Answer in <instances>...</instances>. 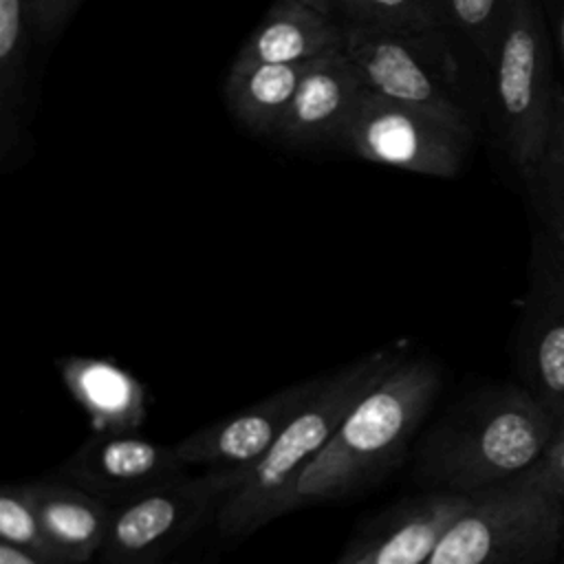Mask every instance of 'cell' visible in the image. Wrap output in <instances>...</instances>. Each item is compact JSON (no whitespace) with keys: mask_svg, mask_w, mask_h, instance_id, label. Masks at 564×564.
Here are the masks:
<instances>
[{"mask_svg":"<svg viewBox=\"0 0 564 564\" xmlns=\"http://www.w3.org/2000/svg\"><path fill=\"white\" fill-rule=\"evenodd\" d=\"M308 64L234 59L225 82L227 108L251 132L278 137Z\"/></svg>","mask_w":564,"mask_h":564,"instance_id":"cell-17","label":"cell"},{"mask_svg":"<svg viewBox=\"0 0 564 564\" xmlns=\"http://www.w3.org/2000/svg\"><path fill=\"white\" fill-rule=\"evenodd\" d=\"M557 560H560V564H564V540H562V551H560V557H557Z\"/></svg>","mask_w":564,"mask_h":564,"instance_id":"cell-29","label":"cell"},{"mask_svg":"<svg viewBox=\"0 0 564 564\" xmlns=\"http://www.w3.org/2000/svg\"><path fill=\"white\" fill-rule=\"evenodd\" d=\"M408 355V344L397 341L322 375L319 388L273 447L253 465L234 469L238 482L220 502L214 520L220 538L242 540L295 511V489L306 467L326 447L359 397Z\"/></svg>","mask_w":564,"mask_h":564,"instance_id":"cell-3","label":"cell"},{"mask_svg":"<svg viewBox=\"0 0 564 564\" xmlns=\"http://www.w3.org/2000/svg\"><path fill=\"white\" fill-rule=\"evenodd\" d=\"M0 542L68 564L51 542L24 482H7L0 489Z\"/></svg>","mask_w":564,"mask_h":564,"instance_id":"cell-21","label":"cell"},{"mask_svg":"<svg viewBox=\"0 0 564 564\" xmlns=\"http://www.w3.org/2000/svg\"><path fill=\"white\" fill-rule=\"evenodd\" d=\"M434 40L436 35L346 26L341 51L368 93L423 110L471 134L469 115L452 90L449 62L441 59Z\"/></svg>","mask_w":564,"mask_h":564,"instance_id":"cell-7","label":"cell"},{"mask_svg":"<svg viewBox=\"0 0 564 564\" xmlns=\"http://www.w3.org/2000/svg\"><path fill=\"white\" fill-rule=\"evenodd\" d=\"M187 474L174 443L139 434H90L57 469V478L112 509L128 505Z\"/></svg>","mask_w":564,"mask_h":564,"instance_id":"cell-9","label":"cell"},{"mask_svg":"<svg viewBox=\"0 0 564 564\" xmlns=\"http://www.w3.org/2000/svg\"><path fill=\"white\" fill-rule=\"evenodd\" d=\"M471 496L423 489L370 518L333 564H425Z\"/></svg>","mask_w":564,"mask_h":564,"instance_id":"cell-12","label":"cell"},{"mask_svg":"<svg viewBox=\"0 0 564 564\" xmlns=\"http://www.w3.org/2000/svg\"><path fill=\"white\" fill-rule=\"evenodd\" d=\"M557 434L553 416L516 383L487 386L454 403L412 449L421 489L474 496L529 476Z\"/></svg>","mask_w":564,"mask_h":564,"instance_id":"cell-1","label":"cell"},{"mask_svg":"<svg viewBox=\"0 0 564 564\" xmlns=\"http://www.w3.org/2000/svg\"><path fill=\"white\" fill-rule=\"evenodd\" d=\"M364 95L366 88L348 55H324L308 64L275 139L289 145H337Z\"/></svg>","mask_w":564,"mask_h":564,"instance_id":"cell-13","label":"cell"},{"mask_svg":"<svg viewBox=\"0 0 564 564\" xmlns=\"http://www.w3.org/2000/svg\"><path fill=\"white\" fill-rule=\"evenodd\" d=\"M350 26H368L408 35H438L436 0H364Z\"/></svg>","mask_w":564,"mask_h":564,"instance_id":"cell-22","label":"cell"},{"mask_svg":"<svg viewBox=\"0 0 564 564\" xmlns=\"http://www.w3.org/2000/svg\"><path fill=\"white\" fill-rule=\"evenodd\" d=\"M469 141L471 134L423 110L366 90L337 145L370 163L454 178L463 167Z\"/></svg>","mask_w":564,"mask_h":564,"instance_id":"cell-8","label":"cell"},{"mask_svg":"<svg viewBox=\"0 0 564 564\" xmlns=\"http://www.w3.org/2000/svg\"><path fill=\"white\" fill-rule=\"evenodd\" d=\"M82 0H29V20L42 42H53Z\"/></svg>","mask_w":564,"mask_h":564,"instance_id":"cell-23","label":"cell"},{"mask_svg":"<svg viewBox=\"0 0 564 564\" xmlns=\"http://www.w3.org/2000/svg\"><path fill=\"white\" fill-rule=\"evenodd\" d=\"M520 386L564 421V253L535 251L531 286L522 302L516 344Z\"/></svg>","mask_w":564,"mask_h":564,"instance_id":"cell-10","label":"cell"},{"mask_svg":"<svg viewBox=\"0 0 564 564\" xmlns=\"http://www.w3.org/2000/svg\"><path fill=\"white\" fill-rule=\"evenodd\" d=\"M555 46L538 0H518L489 66L500 145L524 181L544 152L555 117Z\"/></svg>","mask_w":564,"mask_h":564,"instance_id":"cell-4","label":"cell"},{"mask_svg":"<svg viewBox=\"0 0 564 564\" xmlns=\"http://www.w3.org/2000/svg\"><path fill=\"white\" fill-rule=\"evenodd\" d=\"M319 383L322 375L291 383L231 416L207 423L176 441V454L185 465L245 469L273 447L286 425L315 394Z\"/></svg>","mask_w":564,"mask_h":564,"instance_id":"cell-11","label":"cell"},{"mask_svg":"<svg viewBox=\"0 0 564 564\" xmlns=\"http://www.w3.org/2000/svg\"><path fill=\"white\" fill-rule=\"evenodd\" d=\"M540 9L544 13L555 55H557V66L562 70V82H564V0H538Z\"/></svg>","mask_w":564,"mask_h":564,"instance_id":"cell-25","label":"cell"},{"mask_svg":"<svg viewBox=\"0 0 564 564\" xmlns=\"http://www.w3.org/2000/svg\"><path fill=\"white\" fill-rule=\"evenodd\" d=\"M549 238L564 253V82L557 88L555 117L542 156L524 178Z\"/></svg>","mask_w":564,"mask_h":564,"instance_id":"cell-19","label":"cell"},{"mask_svg":"<svg viewBox=\"0 0 564 564\" xmlns=\"http://www.w3.org/2000/svg\"><path fill=\"white\" fill-rule=\"evenodd\" d=\"M441 370L427 357H403L348 410L326 447L302 474L295 509L344 500L392 474L441 392Z\"/></svg>","mask_w":564,"mask_h":564,"instance_id":"cell-2","label":"cell"},{"mask_svg":"<svg viewBox=\"0 0 564 564\" xmlns=\"http://www.w3.org/2000/svg\"><path fill=\"white\" fill-rule=\"evenodd\" d=\"M346 26L297 0H275L236 62L304 64L344 48Z\"/></svg>","mask_w":564,"mask_h":564,"instance_id":"cell-15","label":"cell"},{"mask_svg":"<svg viewBox=\"0 0 564 564\" xmlns=\"http://www.w3.org/2000/svg\"><path fill=\"white\" fill-rule=\"evenodd\" d=\"M297 2H304L317 9L319 13L339 22L341 26H350L364 7V0H297Z\"/></svg>","mask_w":564,"mask_h":564,"instance_id":"cell-26","label":"cell"},{"mask_svg":"<svg viewBox=\"0 0 564 564\" xmlns=\"http://www.w3.org/2000/svg\"><path fill=\"white\" fill-rule=\"evenodd\" d=\"M562 540L564 507L524 476L474 494L425 564H549Z\"/></svg>","mask_w":564,"mask_h":564,"instance_id":"cell-5","label":"cell"},{"mask_svg":"<svg viewBox=\"0 0 564 564\" xmlns=\"http://www.w3.org/2000/svg\"><path fill=\"white\" fill-rule=\"evenodd\" d=\"M29 0H0V159L7 161L22 130L29 51Z\"/></svg>","mask_w":564,"mask_h":564,"instance_id":"cell-18","label":"cell"},{"mask_svg":"<svg viewBox=\"0 0 564 564\" xmlns=\"http://www.w3.org/2000/svg\"><path fill=\"white\" fill-rule=\"evenodd\" d=\"M518 0H436L438 29L458 35L489 70Z\"/></svg>","mask_w":564,"mask_h":564,"instance_id":"cell-20","label":"cell"},{"mask_svg":"<svg viewBox=\"0 0 564 564\" xmlns=\"http://www.w3.org/2000/svg\"><path fill=\"white\" fill-rule=\"evenodd\" d=\"M557 436H562L564 438V421L560 423V427H557Z\"/></svg>","mask_w":564,"mask_h":564,"instance_id":"cell-28","label":"cell"},{"mask_svg":"<svg viewBox=\"0 0 564 564\" xmlns=\"http://www.w3.org/2000/svg\"><path fill=\"white\" fill-rule=\"evenodd\" d=\"M0 564H64V562H53L48 557L35 555V553L24 551L20 546L0 542Z\"/></svg>","mask_w":564,"mask_h":564,"instance_id":"cell-27","label":"cell"},{"mask_svg":"<svg viewBox=\"0 0 564 564\" xmlns=\"http://www.w3.org/2000/svg\"><path fill=\"white\" fill-rule=\"evenodd\" d=\"M42 524L68 564H88L106 540L112 507L53 476L24 482Z\"/></svg>","mask_w":564,"mask_h":564,"instance_id":"cell-16","label":"cell"},{"mask_svg":"<svg viewBox=\"0 0 564 564\" xmlns=\"http://www.w3.org/2000/svg\"><path fill=\"white\" fill-rule=\"evenodd\" d=\"M529 478L564 507V438L562 436L555 434L551 447L546 449L540 465L529 474Z\"/></svg>","mask_w":564,"mask_h":564,"instance_id":"cell-24","label":"cell"},{"mask_svg":"<svg viewBox=\"0 0 564 564\" xmlns=\"http://www.w3.org/2000/svg\"><path fill=\"white\" fill-rule=\"evenodd\" d=\"M59 377L88 416L93 434H137L148 419V388L110 359L68 355L57 359Z\"/></svg>","mask_w":564,"mask_h":564,"instance_id":"cell-14","label":"cell"},{"mask_svg":"<svg viewBox=\"0 0 564 564\" xmlns=\"http://www.w3.org/2000/svg\"><path fill=\"white\" fill-rule=\"evenodd\" d=\"M234 469L181 478L112 511L99 564H167L236 487Z\"/></svg>","mask_w":564,"mask_h":564,"instance_id":"cell-6","label":"cell"}]
</instances>
